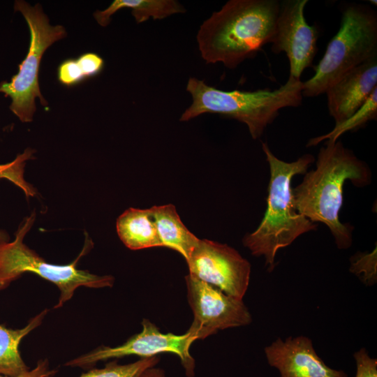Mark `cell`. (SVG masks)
Here are the masks:
<instances>
[{
    "label": "cell",
    "mask_w": 377,
    "mask_h": 377,
    "mask_svg": "<svg viewBox=\"0 0 377 377\" xmlns=\"http://www.w3.org/2000/svg\"><path fill=\"white\" fill-rule=\"evenodd\" d=\"M186 281L193 313V321L187 332L196 339L251 323V315L242 300L228 295L189 274Z\"/></svg>",
    "instance_id": "8"
},
{
    "label": "cell",
    "mask_w": 377,
    "mask_h": 377,
    "mask_svg": "<svg viewBox=\"0 0 377 377\" xmlns=\"http://www.w3.org/2000/svg\"><path fill=\"white\" fill-rule=\"evenodd\" d=\"M34 152V150L27 148L13 161L0 165V179H6L15 184L23 191L27 198L36 194V190L24 178L26 162L32 157ZM9 241V235L0 230V244Z\"/></svg>",
    "instance_id": "19"
},
{
    "label": "cell",
    "mask_w": 377,
    "mask_h": 377,
    "mask_svg": "<svg viewBox=\"0 0 377 377\" xmlns=\"http://www.w3.org/2000/svg\"><path fill=\"white\" fill-rule=\"evenodd\" d=\"M15 11L24 16L30 31V43L26 58L19 65L18 73L10 82L0 84V92L11 98L10 110L21 121L30 122L36 110L35 99L47 105L38 84V71L45 51L54 42L64 38L66 32L61 25L52 26L39 3L31 6L24 1H15Z\"/></svg>",
    "instance_id": "7"
},
{
    "label": "cell",
    "mask_w": 377,
    "mask_h": 377,
    "mask_svg": "<svg viewBox=\"0 0 377 377\" xmlns=\"http://www.w3.org/2000/svg\"><path fill=\"white\" fill-rule=\"evenodd\" d=\"M371 173L340 140H327L320 149L316 168L306 172L302 182L293 188L297 212L311 222L325 224L339 249L353 243V228L339 220L343 205V187L347 180L357 187L369 185Z\"/></svg>",
    "instance_id": "1"
},
{
    "label": "cell",
    "mask_w": 377,
    "mask_h": 377,
    "mask_svg": "<svg viewBox=\"0 0 377 377\" xmlns=\"http://www.w3.org/2000/svg\"><path fill=\"white\" fill-rule=\"evenodd\" d=\"M150 211L162 246L177 251L186 261L200 239L183 223L173 205L154 206Z\"/></svg>",
    "instance_id": "14"
},
{
    "label": "cell",
    "mask_w": 377,
    "mask_h": 377,
    "mask_svg": "<svg viewBox=\"0 0 377 377\" xmlns=\"http://www.w3.org/2000/svg\"><path fill=\"white\" fill-rule=\"evenodd\" d=\"M265 353L268 364L279 371L281 377H348L343 371L327 367L305 336L278 338L265 348Z\"/></svg>",
    "instance_id": "12"
},
{
    "label": "cell",
    "mask_w": 377,
    "mask_h": 377,
    "mask_svg": "<svg viewBox=\"0 0 377 377\" xmlns=\"http://www.w3.org/2000/svg\"><path fill=\"white\" fill-rule=\"evenodd\" d=\"M77 61L85 78L97 75L104 66V61L98 54L92 52L80 55Z\"/></svg>",
    "instance_id": "24"
},
{
    "label": "cell",
    "mask_w": 377,
    "mask_h": 377,
    "mask_svg": "<svg viewBox=\"0 0 377 377\" xmlns=\"http://www.w3.org/2000/svg\"><path fill=\"white\" fill-rule=\"evenodd\" d=\"M186 263L189 274L228 295L243 299L250 281L251 264L232 247L200 239Z\"/></svg>",
    "instance_id": "9"
},
{
    "label": "cell",
    "mask_w": 377,
    "mask_h": 377,
    "mask_svg": "<svg viewBox=\"0 0 377 377\" xmlns=\"http://www.w3.org/2000/svg\"><path fill=\"white\" fill-rule=\"evenodd\" d=\"M307 0H288L280 3L271 50L284 52L290 65V75L300 80L305 68L311 66L317 52L318 33L306 21L304 10Z\"/></svg>",
    "instance_id": "11"
},
{
    "label": "cell",
    "mask_w": 377,
    "mask_h": 377,
    "mask_svg": "<svg viewBox=\"0 0 377 377\" xmlns=\"http://www.w3.org/2000/svg\"><path fill=\"white\" fill-rule=\"evenodd\" d=\"M353 357L357 367L355 377H377V360L371 357L364 348L356 351Z\"/></svg>",
    "instance_id": "23"
},
{
    "label": "cell",
    "mask_w": 377,
    "mask_h": 377,
    "mask_svg": "<svg viewBox=\"0 0 377 377\" xmlns=\"http://www.w3.org/2000/svg\"><path fill=\"white\" fill-rule=\"evenodd\" d=\"M34 212L20 225L15 239L0 244V290L23 273H34L55 284L60 290V297L54 308L61 307L73 295L80 286L99 288L112 286L114 278L109 275L98 276L77 268V264L91 246L89 241L80 255L68 265L51 264L30 249L23 239L31 228L35 220Z\"/></svg>",
    "instance_id": "6"
},
{
    "label": "cell",
    "mask_w": 377,
    "mask_h": 377,
    "mask_svg": "<svg viewBox=\"0 0 377 377\" xmlns=\"http://www.w3.org/2000/svg\"><path fill=\"white\" fill-rule=\"evenodd\" d=\"M55 372L56 371L50 369L48 360L45 359L38 361L34 369L15 377H51ZM0 377L9 376H0Z\"/></svg>",
    "instance_id": "25"
},
{
    "label": "cell",
    "mask_w": 377,
    "mask_h": 377,
    "mask_svg": "<svg viewBox=\"0 0 377 377\" xmlns=\"http://www.w3.org/2000/svg\"><path fill=\"white\" fill-rule=\"evenodd\" d=\"M140 377H166L163 371L154 367L147 369Z\"/></svg>",
    "instance_id": "26"
},
{
    "label": "cell",
    "mask_w": 377,
    "mask_h": 377,
    "mask_svg": "<svg viewBox=\"0 0 377 377\" xmlns=\"http://www.w3.org/2000/svg\"><path fill=\"white\" fill-rule=\"evenodd\" d=\"M377 57V15L371 8L351 4L343 9L339 29L329 42L315 74L303 82L302 96L316 97L346 73Z\"/></svg>",
    "instance_id": "5"
},
{
    "label": "cell",
    "mask_w": 377,
    "mask_h": 377,
    "mask_svg": "<svg viewBox=\"0 0 377 377\" xmlns=\"http://www.w3.org/2000/svg\"><path fill=\"white\" fill-rule=\"evenodd\" d=\"M377 117V88L370 94L364 103L351 117L340 124L336 125L334 129L323 135L311 138L306 146H315L324 140L336 141L344 133L356 130L369 121L376 119Z\"/></svg>",
    "instance_id": "18"
},
{
    "label": "cell",
    "mask_w": 377,
    "mask_h": 377,
    "mask_svg": "<svg viewBox=\"0 0 377 377\" xmlns=\"http://www.w3.org/2000/svg\"><path fill=\"white\" fill-rule=\"evenodd\" d=\"M142 330L131 337L124 344L116 347L102 346L87 354L74 358L65 364L77 367H91L96 362L110 358H119L130 355L144 357L156 356L158 353H172L179 356L188 377L194 375L195 360L190 354V347L195 337L188 332L177 335L164 334L147 319L142 321Z\"/></svg>",
    "instance_id": "10"
},
{
    "label": "cell",
    "mask_w": 377,
    "mask_h": 377,
    "mask_svg": "<svg viewBox=\"0 0 377 377\" xmlns=\"http://www.w3.org/2000/svg\"><path fill=\"white\" fill-rule=\"evenodd\" d=\"M123 8L131 10L137 23H142L149 17L162 20L172 15L186 12L185 8L175 0H114L103 10H96L94 16L102 27L110 22L111 16Z\"/></svg>",
    "instance_id": "16"
},
{
    "label": "cell",
    "mask_w": 377,
    "mask_h": 377,
    "mask_svg": "<svg viewBox=\"0 0 377 377\" xmlns=\"http://www.w3.org/2000/svg\"><path fill=\"white\" fill-rule=\"evenodd\" d=\"M116 227L120 239L131 250L162 246L150 209H126Z\"/></svg>",
    "instance_id": "15"
},
{
    "label": "cell",
    "mask_w": 377,
    "mask_h": 377,
    "mask_svg": "<svg viewBox=\"0 0 377 377\" xmlns=\"http://www.w3.org/2000/svg\"><path fill=\"white\" fill-rule=\"evenodd\" d=\"M377 88V57L354 68L325 92L335 126L351 117Z\"/></svg>",
    "instance_id": "13"
},
{
    "label": "cell",
    "mask_w": 377,
    "mask_h": 377,
    "mask_svg": "<svg viewBox=\"0 0 377 377\" xmlns=\"http://www.w3.org/2000/svg\"><path fill=\"white\" fill-rule=\"evenodd\" d=\"M59 81L68 87L75 85L85 79L84 74L75 59L63 61L58 68Z\"/></svg>",
    "instance_id": "22"
},
{
    "label": "cell",
    "mask_w": 377,
    "mask_h": 377,
    "mask_svg": "<svg viewBox=\"0 0 377 377\" xmlns=\"http://www.w3.org/2000/svg\"><path fill=\"white\" fill-rule=\"evenodd\" d=\"M262 148L270 171L267 209L256 230L244 236L243 244L253 256H263L267 271L271 272L275 267L279 249L317 228L316 223L297 212L291 186L293 178L306 173L314 157L306 154L288 163L278 158L266 143H262Z\"/></svg>",
    "instance_id": "3"
},
{
    "label": "cell",
    "mask_w": 377,
    "mask_h": 377,
    "mask_svg": "<svg viewBox=\"0 0 377 377\" xmlns=\"http://www.w3.org/2000/svg\"><path fill=\"white\" fill-rule=\"evenodd\" d=\"M47 311L45 309L39 313L21 329L7 328L0 324V375L15 377L30 369L21 357L20 343L25 336L41 324Z\"/></svg>",
    "instance_id": "17"
},
{
    "label": "cell",
    "mask_w": 377,
    "mask_h": 377,
    "mask_svg": "<svg viewBox=\"0 0 377 377\" xmlns=\"http://www.w3.org/2000/svg\"><path fill=\"white\" fill-rule=\"evenodd\" d=\"M158 360L156 356H153L124 365L114 361L103 368L91 369L80 377H140L147 369L154 367Z\"/></svg>",
    "instance_id": "20"
},
{
    "label": "cell",
    "mask_w": 377,
    "mask_h": 377,
    "mask_svg": "<svg viewBox=\"0 0 377 377\" xmlns=\"http://www.w3.org/2000/svg\"><path fill=\"white\" fill-rule=\"evenodd\" d=\"M280 9L276 0H230L205 20L197 42L206 64L235 68L271 43Z\"/></svg>",
    "instance_id": "2"
},
{
    "label": "cell",
    "mask_w": 377,
    "mask_h": 377,
    "mask_svg": "<svg viewBox=\"0 0 377 377\" xmlns=\"http://www.w3.org/2000/svg\"><path fill=\"white\" fill-rule=\"evenodd\" d=\"M350 271L365 285L371 286L377 279L376 248L371 253H357L350 258Z\"/></svg>",
    "instance_id": "21"
},
{
    "label": "cell",
    "mask_w": 377,
    "mask_h": 377,
    "mask_svg": "<svg viewBox=\"0 0 377 377\" xmlns=\"http://www.w3.org/2000/svg\"><path fill=\"white\" fill-rule=\"evenodd\" d=\"M302 89L303 82L291 76L274 91H223L191 77L186 91L191 94L193 101L179 120L189 121L205 113L219 114L245 124L252 138L258 139L274 121L281 109L302 104Z\"/></svg>",
    "instance_id": "4"
}]
</instances>
